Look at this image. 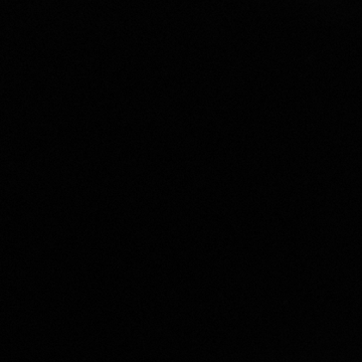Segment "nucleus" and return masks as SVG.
Masks as SVG:
<instances>
[]
</instances>
